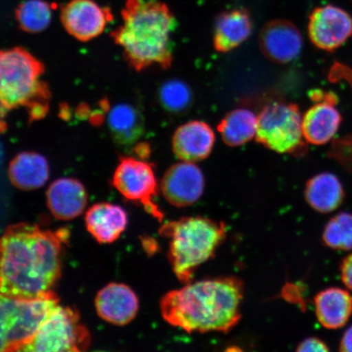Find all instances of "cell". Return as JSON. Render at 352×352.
I'll list each match as a JSON object with an SVG mask.
<instances>
[{
    "label": "cell",
    "instance_id": "6da1fadb",
    "mask_svg": "<svg viewBox=\"0 0 352 352\" xmlns=\"http://www.w3.org/2000/svg\"><path fill=\"white\" fill-rule=\"evenodd\" d=\"M68 237L67 230H43L25 223L8 227L0 237V296L30 299L52 292Z\"/></svg>",
    "mask_w": 352,
    "mask_h": 352
},
{
    "label": "cell",
    "instance_id": "7a4b0ae2",
    "mask_svg": "<svg viewBox=\"0 0 352 352\" xmlns=\"http://www.w3.org/2000/svg\"><path fill=\"white\" fill-rule=\"evenodd\" d=\"M244 285L227 276L186 284L165 294L160 302L162 318L173 327L193 332L228 333L241 318Z\"/></svg>",
    "mask_w": 352,
    "mask_h": 352
},
{
    "label": "cell",
    "instance_id": "3957f363",
    "mask_svg": "<svg viewBox=\"0 0 352 352\" xmlns=\"http://www.w3.org/2000/svg\"><path fill=\"white\" fill-rule=\"evenodd\" d=\"M122 16L113 37L130 64L138 70L152 65L169 68L173 60L171 34L176 28L169 8L156 0H127Z\"/></svg>",
    "mask_w": 352,
    "mask_h": 352
},
{
    "label": "cell",
    "instance_id": "277c9868",
    "mask_svg": "<svg viewBox=\"0 0 352 352\" xmlns=\"http://www.w3.org/2000/svg\"><path fill=\"white\" fill-rule=\"evenodd\" d=\"M162 236L168 239L169 261L176 277L191 283L197 267L214 256L226 239V226L204 217H184L164 224Z\"/></svg>",
    "mask_w": 352,
    "mask_h": 352
},
{
    "label": "cell",
    "instance_id": "5b68a950",
    "mask_svg": "<svg viewBox=\"0 0 352 352\" xmlns=\"http://www.w3.org/2000/svg\"><path fill=\"white\" fill-rule=\"evenodd\" d=\"M43 68L39 61L22 48L0 51V107L12 109L32 104V116L44 109L35 103L42 98Z\"/></svg>",
    "mask_w": 352,
    "mask_h": 352
},
{
    "label": "cell",
    "instance_id": "8992f818",
    "mask_svg": "<svg viewBox=\"0 0 352 352\" xmlns=\"http://www.w3.org/2000/svg\"><path fill=\"white\" fill-rule=\"evenodd\" d=\"M58 303L52 292L30 299L0 296V352L23 349Z\"/></svg>",
    "mask_w": 352,
    "mask_h": 352
},
{
    "label": "cell",
    "instance_id": "52a82bcc",
    "mask_svg": "<svg viewBox=\"0 0 352 352\" xmlns=\"http://www.w3.org/2000/svg\"><path fill=\"white\" fill-rule=\"evenodd\" d=\"M302 120L296 104L274 101L266 105L258 116L256 139L272 151L305 155L307 143Z\"/></svg>",
    "mask_w": 352,
    "mask_h": 352
},
{
    "label": "cell",
    "instance_id": "ba28073f",
    "mask_svg": "<svg viewBox=\"0 0 352 352\" xmlns=\"http://www.w3.org/2000/svg\"><path fill=\"white\" fill-rule=\"evenodd\" d=\"M90 343V333L80 323L78 311L57 305L21 351H85Z\"/></svg>",
    "mask_w": 352,
    "mask_h": 352
},
{
    "label": "cell",
    "instance_id": "9c48e42d",
    "mask_svg": "<svg viewBox=\"0 0 352 352\" xmlns=\"http://www.w3.org/2000/svg\"><path fill=\"white\" fill-rule=\"evenodd\" d=\"M113 186L127 200L138 202L153 217L164 219L154 198L157 195V182L153 167L135 157H124L118 164L113 179Z\"/></svg>",
    "mask_w": 352,
    "mask_h": 352
},
{
    "label": "cell",
    "instance_id": "30bf717a",
    "mask_svg": "<svg viewBox=\"0 0 352 352\" xmlns=\"http://www.w3.org/2000/svg\"><path fill=\"white\" fill-rule=\"evenodd\" d=\"M311 98L315 104L302 116L303 136L307 144L324 145L334 138L341 126L338 99L332 92L321 90L312 91Z\"/></svg>",
    "mask_w": 352,
    "mask_h": 352
},
{
    "label": "cell",
    "instance_id": "8fae6325",
    "mask_svg": "<svg viewBox=\"0 0 352 352\" xmlns=\"http://www.w3.org/2000/svg\"><path fill=\"white\" fill-rule=\"evenodd\" d=\"M308 34L319 50L333 52L352 36V17L340 8H316L310 16Z\"/></svg>",
    "mask_w": 352,
    "mask_h": 352
},
{
    "label": "cell",
    "instance_id": "7c38bea8",
    "mask_svg": "<svg viewBox=\"0 0 352 352\" xmlns=\"http://www.w3.org/2000/svg\"><path fill=\"white\" fill-rule=\"evenodd\" d=\"M112 14L94 0H72L61 10V21L73 37L89 41L104 32Z\"/></svg>",
    "mask_w": 352,
    "mask_h": 352
},
{
    "label": "cell",
    "instance_id": "4fadbf2b",
    "mask_svg": "<svg viewBox=\"0 0 352 352\" xmlns=\"http://www.w3.org/2000/svg\"><path fill=\"white\" fill-rule=\"evenodd\" d=\"M205 179L193 162H182L166 170L161 183L162 195L170 205L186 208L204 195Z\"/></svg>",
    "mask_w": 352,
    "mask_h": 352
},
{
    "label": "cell",
    "instance_id": "5bb4252c",
    "mask_svg": "<svg viewBox=\"0 0 352 352\" xmlns=\"http://www.w3.org/2000/svg\"><path fill=\"white\" fill-rule=\"evenodd\" d=\"M259 43L263 54L280 64L298 58L303 45L302 34L296 26L284 20L268 22L262 30Z\"/></svg>",
    "mask_w": 352,
    "mask_h": 352
},
{
    "label": "cell",
    "instance_id": "9a60e30c",
    "mask_svg": "<svg viewBox=\"0 0 352 352\" xmlns=\"http://www.w3.org/2000/svg\"><path fill=\"white\" fill-rule=\"evenodd\" d=\"M95 303L100 318L116 325L130 323L139 309L138 296L124 284L111 283L105 286L98 293Z\"/></svg>",
    "mask_w": 352,
    "mask_h": 352
},
{
    "label": "cell",
    "instance_id": "2e32d148",
    "mask_svg": "<svg viewBox=\"0 0 352 352\" xmlns=\"http://www.w3.org/2000/svg\"><path fill=\"white\" fill-rule=\"evenodd\" d=\"M214 140L213 130L206 122H189L176 130L173 140V151L183 162L204 160L212 151Z\"/></svg>",
    "mask_w": 352,
    "mask_h": 352
},
{
    "label": "cell",
    "instance_id": "e0dca14e",
    "mask_svg": "<svg viewBox=\"0 0 352 352\" xmlns=\"http://www.w3.org/2000/svg\"><path fill=\"white\" fill-rule=\"evenodd\" d=\"M87 193L78 179L60 178L55 180L47 191V204L56 219L69 220L79 217L85 210Z\"/></svg>",
    "mask_w": 352,
    "mask_h": 352
},
{
    "label": "cell",
    "instance_id": "ac0fdd59",
    "mask_svg": "<svg viewBox=\"0 0 352 352\" xmlns=\"http://www.w3.org/2000/svg\"><path fill=\"white\" fill-rule=\"evenodd\" d=\"M85 221L87 230L94 239L100 243L108 244L120 239L129 220L121 206L102 202L87 210Z\"/></svg>",
    "mask_w": 352,
    "mask_h": 352
},
{
    "label": "cell",
    "instance_id": "d6986e66",
    "mask_svg": "<svg viewBox=\"0 0 352 352\" xmlns=\"http://www.w3.org/2000/svg\"><path fill=\"white\" fill-rule=\"evenodd\" d=\"M50 175L46 157L35 152H22L13 158L8 167V176L13 186L21 190L42 188Z\"/></svg>",
    "mask_w": 352,
    "mask_h": 352
},
{
    "label": "cell",
    "instance_id": "ffe728a7",
    "mask_svg": "<svg viewBox=\"0 0 352 352\" xmlns=\"http://www.w3.org/2000/svg\"><path fill=\"white\" fill-rule=\"evenodd\" d=\"M314 305L320 324L329 329L344 327L352 316V296L346 289H325L316 294Z\"/></svg>",
    "mask_w": 352,
    "mask_h": 352
},
{
    "label": "cell",
    "instance_id": "44dd1931",
    "mask_svg": "<svg viewBox=\"0 0 352 352\" xmlns=\"http://www.w3.org/2000/svg\"><path fill=\"white\" fill-rule=\"evenodd\" d=\"M305 195L312 209L320 213L328 214L342 204L345 192L340 179L336 175L323 173L308 180Z\"/></svg>",
    "mask_w": 352,
    "mask_h": 352
},
{
    "label": "cell",
    "instance_id": "7402d4cb",
    "mask_svg": "<svg viewBox=\"0 0 352 352\" xmlns=\"http://www.w3.org/2000/svg\"><path fill=\"white\" fill-rule=\"evenodd\" d=\"M252 30V19L245 10H236L223 13L215 25V50L221 52L234 50L250 37Z\"/></svg>",
    "mask_w": 352,
    "mask_h": 352
},
{
    "label": "cell",
    "instance_id": "603a6c76",
    "mask_svg": "<svg viewBox=\"0 0 352 352\" xmlns=\"http://www.w3.org/2000/svg\"><path fill=\"white\" fill-rule=\"evenodd\" d=\"M107 122L118 144H133L144 134L143 117L138 109L129 104L113 105L107 113Z\"/></svg>",
    "mask_w": 352,
    "mask_h": 352
},
{
    "label": "cell",
    "instance_id": "cb8c5ba5",
    "mask_svg": "<svg viewBox=\"0 0 352 352\" xmlns=\"http://www.w3.org/2000/svg\"><path fill=\"white\" fill-rule=\"evenodd\" d=\"M258 116L248 109H239L227 114L219 126L223 142L230 146H240L256 136Z\"/></svg>",
    "mask_w": 352,
    "mask_h": 352
},
{
    "label": "cell",
    "instance_id": "d4e9b609",
    "mask_svg": "<svg viewBox=\"0 0 352 352\" xmlns=\"http://www.w3.org/2000/svg\"><path fill=\"white\" fill-rule=\"evenodd\" d=\"M20 28L28 33H41L50 25L52 10L45 0H25L16 11Z\"/></svg>",
    "mask_w": 352,
    "mask_h": 352
},
{
    "label": "cell",
    "instance_id": "484cf974",
    "mask_svg": "<svg viewBox=\"0 0 352 352\" xmlns=\"http://www.w3.org/2000/svg\"><path fill=\"white\" fill-rule=\"evenodd\" d=\"M328 248L338 250H352V214L342 212L329 220L322 233Z\"/></svg>",
    "mask_w": 352,
    "mask_h": 352
},
{
    "label": "cell",
    "instance_id": "4316f807",
    "mask_svg": "<svg viewBox=\"0 0 352 352\" xmlns=\"http://www.w3.org/2000/svg\"><path fill=\"white\" fill-rule=\"evenodd\" d=\"M192 92L186 83L169 80L162 85L160 90V100L162 107L171 113H182L192 102Z\"/></svg>",
    "mask_w": 352,
    "mask_h": 352
},
{
    "label": "cell",
    "instance_id": "83f0119b",
    "mask_svg": "<svg viewBox=\"0 0 352 352\" xmlns=\"http://www.w3.org/2000/svg\"><path fill=\"white\" fill-rule=\"evenodd\" d=\"M328 78L332 82H345L352 91V69L349 65L334 63L329 69Z\"/></svg>",
    "mask_w": 352,
    "mask_h": 352
},
{
    "label": "cell",
    "instance_id": "f1b7e54d",
    "mask_svg": "<svg viewBox=\"0 0 352 352\" xmlns=\"http://www.w3.org/2000/svg\"><path fill=\"white\" fill-rule=\"evenodd\" d=\"M297 351H329L327 343L316 337L307 338L302 341L297 346Z\"/></svg>",
    "mask_w": 352,
    "mask_h": 352
},
{
    "label": "cell",
    "instance_id": "f546056e",
    "mask_svg": "<svg viewBox=\"0 0 352 352\" xmlns=\"http://www.w3.org/2000/svg\"><path fill=\"white\" fill-rule=\"evenodd\" d=\"M340 270L342 283L352 292V253L342 259Z\"/></svg>",
    "mask_w": 352,
    "mask_h": 352
},
{
    "label": "cell",
    "instance_id": "4dcf8cb0",
    "mask_svg": "<svg viewBox=\"0 0 352 352\" xmlns=\"http://www.w3.org/2000/svg\"><path fill=\"white\" fill-rule=\"evenodd\" d=\"M340 351L352 352V325L343 333L340 344Z\"/></svg>",
    "mask_w": 352,
    "mask_h": 352
},
{
    "label": "cell",
    "instance_id": "1f68e13d",
    "mask_svg": "<svg viewBox=\"0 0 352 352\" xmlns=\"http://www.w3.org/2000/svg\"><path fill=\"white\" fill-rule=\"evenodd\" d=\"M3 148L1 142H0V164H1V162L3 161Z\"/></svg>",
    "mask_w": 352,
    "mask_h": 352
},
{
    "label": "cell",
    "instance_id": "d6a6232c",
    "mask_svg": "<svg viewBox=\"0 0 352 352\" xmlns=\"http://www.w3.org/2000/svg\"><path fill=\"white\" fill-rule=\"evenodd\" d=\"M0 285H1V280H0Z\"/></svg>",
    "mask_w": 352,
    "mask_h": 352
}]
</instances>
